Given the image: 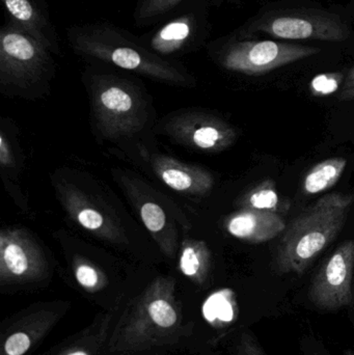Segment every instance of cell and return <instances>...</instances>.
Segmentation results:
<instances>
[{
    "instance_id": "6da1fadb",
    "label": "cell",
    "mask_w": 354,
    "mask_h": 355,
    "mask_svg": "<svg viewBox=\"0 0 354 355\" xmlns=\"http://www.w3.org/2000/svg\"><path fill=\"white\" fill-rule=\"evenodd\" d=\"M67 39L74 53L89 62L114 66L160 83L191 85L193 76L176 60L150 51L139 37L108 22L73 25Z\"/></svg>"
},
{
    "instance_id": "7a4b0ae2",
    "label": "cell",
    "mask_w": 354,
    "mask_h": 355,
    "mask_svg": "<svg viewBox=\"0 0 354 355\" xmlns=\"http://www.w3.org/2000/svg\"><path fill=\"white\" fill-rule=\"evenodd\" d=\"M183 335V315L172 277H157L137 296L116 323L108 341L114 355L172 345Z\"/></svg>"
},
{
    "instance_id": "3957f363",
    "label": "cell",
    "mask_w": 354,
    "mask_h": 355,
    "mask_svg": "<svg viewBox=\"0 0 354 355\" xmlns=\"http://www.w3.org/2000/svg\"><path fill=\"white\" fill-rule=\"evenodd\" d=\"M354 202V194L332 192L295 217L284 231L274 258L281 275H301L338 237Z\"/></svg>"
},
{
    "instance_id": "277c9868",
    "label": "cell",
    "mask_w": 354,
    "mask_h": 355,
    "mask_svg": "<svg viewBox=\"0 0 354 355\" xmlns=\"http://www.w3.org/2000/svg\"><path fill=\"white\" fill-rule=\"evenodd\" d=\"M85 83L91 94L98 124L108 137L132 135L143 126L141 92L132 81L112 73H87Z\"/></svg>"
},
{
    "instance_id": "5b68a950",
    "label": "cell",
    "mask_w": 354,
    "mask_h": 355,
    "mask_svg": "<svg viewBox=\"0 0 354 355\" xmlns=\"http://www.w3.org/2000/svg\"><path fill=\"white\" fill-rule=\"evenodd\" d=\"M53 53L6 21L0 29V85L27 91L44 85L53 74Z\"/></svg>"
},
{
    "instance_id": "8992f818",
    "label": "cell",
    "mask_w": 354,
    "mask_h": 355,
    "mask_svg": "<svg viewBox=\"0 0 354 355\" xmlns=\"http://www.w3.org/2000/svg\"><path fill=\"white\" fill-rule=\"evenodd\" d=\"M214 58L220 66L231 72L249 76L267 74L272 71L319 53V48L297 44L278 43L256 40H226L213 44Z\"/></svg>"
},
{
    "instance_id": "52a82bcc",
    "label": "cell",
    "mask_w": 354,
    "mask_h": 355,
    "mask_svg": "<svg viewBox=\"0 0 354 355\" xmlns=\"http://www.w3.org/2000/svg\"><path fill=\"white\" fill-rule=\"evenodd\" d=\"M262 33L289 41L344 42L351 37L348 25L338 16L319 10H274L256 19L238 37Z\"/></svg>"
},
{
    "instance_id": "ba28073f",
    "label": "cell",
    "mask_w": 354,
    "mask_h": 355,
    "mask_svg": "<svg viewBox=\"0 0 354 355\" xmlns=\"http://www.w3.org/2000/svg\"><path fill=\"white\" fill-rule=\"evenodd\" d=\"M208 35L209 23L205 1L188 0L139 39L156 55L172 60L201 47Z\"/></svg>"
},
{
    "instance_id": "9c48e42d",
    "label": "cell",
    "mask_w": 354,
    "mask_h": 355,
    "mask_svg": "<svg viewBox=\"0 0 354 355\" xmlns=\"http://www.w3.org/2000/svg\"><path fill=\"white\" fill-rule=\"evenodd\" d=\"M354 239L341 243L320 266L308 292L320 310L347 308L353 302Z\"/></svg>"
},
{
    "instance_id": "30bf717a",
    "label": "cell",
    "mask_w": 354,
    "mask_h": 355,
    "mask_svg": "<svg viewBox=\"0 0 354 355\" xmlns=\"http://www.w3.org/2000/svg\"><path fill=\"white\" fill-rule=\"evenodd\" d=\"M48 275L45 254L37 242L21 229L0 233V282L20 285L42 281Z\"/></svg>"
},
{
    "instance_id": "8fae6325",
    "label": "cell",
    "mask_w": 354,
    "mask_h": 355,
    "mask_svg": "<svg viewBox=\"0 0 354 355\" xmlns=\"http://www.w3.org/2000/svg\"><path fill=\"white\" fill-rule=\"evenodd\" d=\"M175 139L185 145L206 152L228 149L236 141L237 133L224 121L208 114H187L170 125Z\"/></svg>"
},
{
    "instance_id": "7c38bea8",
    "label": "cell",
    "mask_w": 354,
    "mask_h": 355,
    "mask_svg": "<svg viewBox=\"0 0 354 355\" xmlns=\"http://www.w3.org/2000/svg\"><path fill=\"white\" fill-rule=\"evenodd\" d=\"M6 21L37 40L56 55L62 54L60 37L45 0H1Z\"/></svg>"
},
{
    "instance_id": "4fadbf2b",
    "label": "cell",
    "mask_w": 354,
    "mask_h": 355,
    "mask_svg": "<svg viewBox=\"0 0 354 355\" xmlns=\"http://www.w3.org/2000/svg\"><path fill=\"white\" fill-rule=\"evenodd\" d=\"M62 205L69 215L76 220L83 229L107 240L112 243L124 242V236L120 227L112 219L96 208L94 202L74 186L66 185L60 187Z\"/></svg>"
},
{
    "instance_id": "5bb4252c",
    "label": "cell",
    "mask_w": 354,
    "mask_h": 355,
    "mask_svg": "<svg viewBox=\"0 0 354 355\" xmlns=\"http://www.w3.org/2000/svg\"><path fill=\"white\" fill-rule=\"evenodd\" d=\"M224 227L237 239L259 244L284 233L287 225L278 213L242 208L226 219Z\"/></svg>"
},
{
    "instance_id": "9a60e30c",
    "label": "cell",
    "mask_w": 354,
    "mask_h": 355,
    "mask_svg": "<svg viewBox=\"0 0 354 355\" xmlns=\"http://www.w3.org/2000/svg\"><path fill=\"white\" fill-rule=\"evenodd\" d=\"M154 172L168 187L187 194H206L212 189L214 179L199 166L181 164L168 156L155 155L151 160Z\"/></svg>"
},
{
    "instance_id": "2e32d148",
    "label": "cell",
    "mask_w": 354,
    "mask_h": 355,
    "mask_svg": "<svg viewBox=\"0 0 354 355\" xmlns=\"http://www.w3.org/2000/svg\"><path fill=\"white\" fill-rule=\"evenodd\" d=\"M55 311H39L24 317L8 331L0 355H25L41 341L58 320Z\"/></svg>"
},
{
    "instance_id": "e0dca14e",
    "label": "cell",
    "mask_w": 354,
    "mask_h": 355,
    "mask_svg": "<svg viewBox=\"0 0 354 355\" xmlns=\"http://www.w3.org/2000/svg\"><path fill=\"white\" fill-rule=\"evenodd\" d=\"M181 272L197 285L207 281L211 268V252L204 241L186 239L181 248Z\"/></svg>"
},
{
    "instance_id": "ac0fdd59",
    "label": "cell",
    "mask_w": 354,
    "mask_h": 355,
    "mask_svg": "<svg viewBox=\"0 0 354 355\" xmlns=\"http://www.w3.org/2000/svg\"><path fill=\"white\" fill-rule=\"evenodd\" d=\"M346 166L347 159L342 157L330 158L319 162L306 174L303 182V191L307 194L326 191L338 183Z\"/></svg>"
},
{
    "instance_id": "d6986e66",
    "label": "cell",
    "mask_w": 354,
    "mask_h": 355,
    "mask_svg": "<svg viewBox=\"0 0 354 355\" xmlns=\"http://www.w3.org/2000/svg\"><path fill=\"white\" fill-rule=\"evenodd\" d=\"M239 204L242 208L268 211L278 214L288 212L290 209V202L280 196L272 179L264 180L249 189Z\"/></svg>"
},
{
    "instance_id": "ffe728a7",
    "label": "cell",
    "mask_w": 354,
    "mask_h": 355,
    "mask_svg": "<svg viewBox=\"0 0 354 355\" xmlns=\"http://www.w3.org/2000/svg\"><path fill=\"white\" fill-rule=\"evenodd\" d=\"M188 0H141L134 12L137 26L156 24L168 18Z\"/></svg>"
},
{
    "instance_id": "44dd1931",
    "label": "cell",
    "mask_w": 354,
    "mask_h": 355,
    "mask_svg": "<svg viewBox=\"0 0 354 355\" xmlns=\"http://www.w3.org/2000/svg\"><path fill=\"white\" fill-rule=\"evenodd\" d=\"M139 214L148 231L156 238L162 248L163 238L161 234L166 230V223H168L166 220L168 218L163 209L156 202H145L139 208Z\"/></svg>"
},
{
    "instance_id": "7402d4cb",
    "label": "cell",
    "mask_w": 354,
    "mask_h": 355,
    "mask_svg": "<svg viewBox=\"0 0 354 355\" xmlns=\"http://www.w3.org/2000/svg\"><path fill=\"white\" fill-rule=\"evenodd\" d=\"M74 275L80 287L91 293L103 289L107 283L103 273L85 261L76 262L74 265Z\"/></svg>"
},
{
    "instance_id": "603a6c76",
    "label": "cell",
    "mask_w": 354,
    "mask_h": 355,
    "mask_svg": "<svg viewBox=\"0 0 354 355\" xmlns=\"http://www.w3.org/2000/svg\"><path fill=\"white\" fill-rule=\"evenodd\" d=\"M342 73H324L314 77L310 83V92L315 97L333 95L340 91L344 83Z\"/></svg>"
},
{
    "instance_id": "cb8c5ba5",
    "label": "cell",
    "mask_w": 354,
    "mask_h": 355,
    "mask_svg": "<svg viewBox=\"0 0 354 355\" xmlns=\"http://www.w3.org/2000/svg\"><path fill=\"white\" fill-rule=\"evenodd\" d=\"M105 334L106 331H104L102 335L93 341L85 340L83 343H77L70 346L57 355H97L98 350L100 349L104 339H105Z\"/></svg>"
},
{
    "instance_id": "d4e9b609",
    "label": "cell",
    "mask_w": 354,
    "mask_h": 355,
    "mask_svg": "<svg viewBox=\"0 0 354 355\" xmlns=\"http://www.w3.org/2000/svg\"><path fill=\"white\" fill-rule=\"evenodd\" d=\"M236 355H267L253 334L245 331L239 337Z\"/></svg>"
},
{
    "instance_id": "484cf974",
    "label": "cell",
    "mask_w": 354,
    "mask_h": 355,
    "mask_svg": "<svg viewBox=\"0 0 354 355\" xmlns=\"http://www.w3.org/2000/svg\"><path fill=\"white\" fill-rule=\"evenodd\" d=\"M339 100L341 101L354 100V66L345 76L344 83L339 93Z\"/></svg>"
},
{
    "instance_id": "4316f807",
    "label": "cell",
    "mask_w": 354,
    "mask_h": 355,
    "mask_svg": "<svg viewBox=\"0 0 354 355\" xmlns=\"http://www.w3.org/2000/svg\"><path fill=\"white\" fill-rule=\"evenodd\" d=\"M0 162L2 166H12L14 164L10 145L6 143V137L2 133L0 135Z\"/></svg>"
},
{
    "instance_id": "83f0119b",
    "label": "cell",
    "mask_w": 354,
    "mask_h": 355,
    "mask_svg": "<svg viewBox=\"0 0 354 355\" xmlns=\"http://www.w3.org/2000/svg\"><path fill=\"white\" fill-rule=\"evenodd\" d=\"M343 355H354V352H353V350H348V352H345Z\"/></svg>"
}]
</instances>
